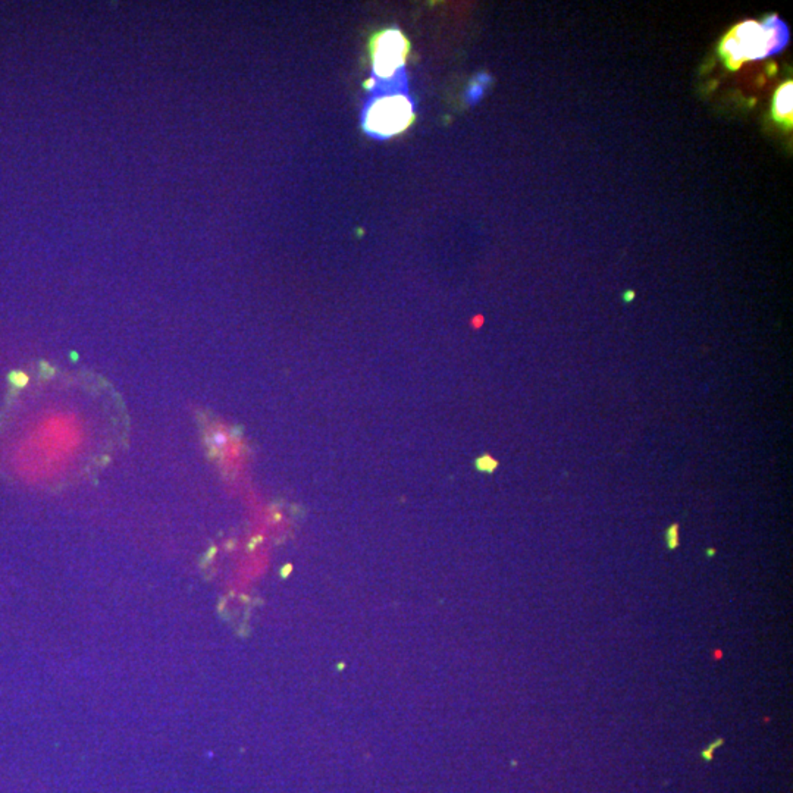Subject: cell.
I'll list each match as a JSON object with an SVG mask.
<instances>
[{
  "label": "cell",
  "mask_w": 793,
  "mask_h": 793,
  "mask_svg": "<svg viewBox=\"0 0 793 793\" xmlns=\"http://www.w3.org/2000/svg\"><path fill=\"white\" fill-rule=\"evenodd\" d=\"M790 39L789 28L776 15H770L763 24L745 21L723 40L720 52L730 68H739L746 61H763L783 50Z\"/></svg>",
  "instance_id": "6da1fadb"
},
{
  "label": "cell",
  "mask_w": 793,
  "mask_h": 793,
  "mask_svg": "<svg viewBox=\"0 0 793 793\" xmlns=\"http://www.w3.org/2000/svg\"><path fill=\"white\" fill-rule=\"evenodd\" d=\"M416 118L409 84L376 87L361 111L363 131L378 140H387L404 133Z\"/></svg>",
  "instance_id": "7a4b0ae2"
},
{
  "label": "cell",
  "mask_w": 793,
  "mask_h": 793,
  "mask_svg": "<svg viewBox=\"0 0 793 793\" xmlns=\"http://www.w3.org/2000/svg\"><path fill=\"white\" fill-rule=\"evenodd\" d=\"M410 44L400 28H387L376 32L370 40L372 79L375 88L407 83L405 64Z\"/></svg>",
  "instance_id": "3957f363"
},
{
  "label": "cell",
  "mask_w": 793,
  "mask_h": 793,
  "mask_svg": "<svg viewBox=\"0 0 793 793\" xmlns=\"http://www.w3.org/2000/svg\"><path fill=\"white\" fill-rule=\"evenodd\" d=\"M793 84L786 83L777 91L774 99V116L780 121L792 122V90Z\"/></svg>",
  "instance_id": "277c9868"
},
{
  "label": "cell",
  "mask_w": 793,
  "mask_h": 793,
  "mask_svg": "<svg viewBox=\"0 0 793 793\" xmlns=\"http://www.w3.org/2000/svg\"><path fill=\"white\" fill-rule=\"evenodd\" d=\"M491 83V77L486 75V74H479L473 83L470 84V87L466 91V100L470 104H475L481 100V97L484 96L485 88Z\"/></svg>",
  "instance_id": "5b68a950"
},
{
  "label": "cell",
  "mask_w": 793,
  "mask_h": 793,
  "mask_svg": "<svg viewBox=\"0 0 793 793\" xmlns=\"http://www.w3.org/2000/svg\"><path fill=\"white\" fill-rule=\"evenodd\" d=\"M666 541H667V546H669L670 551L676 550V548L679 546V524L678 523L671 524V526L667 529Z\"/></svg>",
  "instance_id": "8992f818"
},
{
  "label": "cell",
  "mask_w": 793,
  "mask_h": 793,
  "mask_svg": "<svg viewBox=\"0 0 793 793\" xmlns=\"http://www.w3.org/2000/svg\"><path fill=\"white\" fill-rule=\"evenodd\" d=\"M477 464V469L484 470V472H493L497 468V461L493 460L489 456H484L479 460L476 461Z\"/></svg>",
  "instance_id": "52a82bcc"
},
{
  "label": "cell",
  "mask_w": 793,
  "mask_h": 793,
  "mask_svg": "<svg viewBox=\"0 0 793 793\" xmlns=\"http://www.w3.org/2000/svg\"><path fill=\"white\" fill-rule=\"evenodd\" d=\"M721 743H723V739H718L717 742L711 743L707 749H704V751H703V756L705 758L707 761H711V760H713V754H714V751L718 748V746H720Z\"/></svg>",
  "instance_id": "ba28073f"
},
{
  "label": "cell",
  "mask_w": 793,
  "mask_h": 793,
  "mask_svg": "<svg viewBox=\"0 0 793 793\" xmlns=\"http://www.w3.org/2000/svg\"><path fill=\"white\" fill-rule=\"evenodd\" d=\"M633 297H635V293H633V291H627V293L623 296V298H624L627 303L631 301Z\"/></svg>",
  "instance_id": "9c48e42d"
},
{
  "label": "cell",
  "mask_w": 793,
  "mask_h": 793,
  "mask_svg": "<svg viewBox=\"0 0 793 793\" xmlns=\"http://www.w3.org/2000/svg\"><path fill=\"white\" fill-rule=\"evenodd\" d=\"M714 554H716V551H714V550H708V551H707V555H709V557H711V555H714Z\"/></svg>",
  "instance_id": "30bf717a"
}]
</instances>
